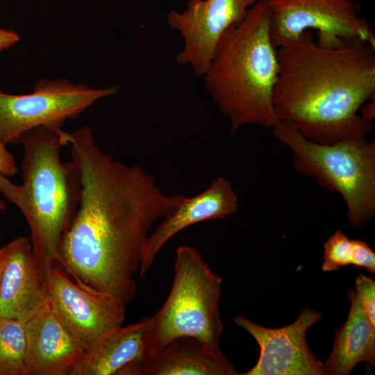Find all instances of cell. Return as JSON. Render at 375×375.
Instances as JSON below:
<instances>
[{
  "label": "cell",
  "instance_id": "1",
  "mask_svg": "<svg viewBox=\"0 0 375 375\" xmlns=\"http://www.w3.org/2000/svg\"><path fill=\"white\" fill-rule=\"evenodd\" d=\"M81 177L76 214L58 249L60 264L76 282L109 293L126 306L135 297L149 232L184 196L167 194L138 165L115 160L83 126L64 133Z\"/></svg>",
  "mask_w": 375,
  "mask_h": 375
},
{
  "label": "cell",
  "instance_id": "2",
  "mask_svg": "<svg viewBox=\"0 0 375 375\" xmlns=\"http://www.w3.org/2000/svg\"><path fill=\"white\" fill-rule=\"evenodd\" d=\"M374 53L375 47L360 39L323 47L310 31L277 47L272 101L278 121L322 144L366 137L373 125L359 110L374 98Z\"/></svg>",
  "mask_w": 375,
  "mask_h": 375
},
{
  "label": "cell",
  "instance_id": "3",
  "mask_svg": "<svg viewBox=\"0 0 375 375\" xmlns=\"http://www.w3.org/2000/svg\"><path fill=\"white\" fill-rule=\"evenodd\" d=\"M61 131V128L39 126L22 136V184L0 174V194L25 217L44 279L49 269L60 264L59 245L76 214L81 192L77 165L60 159V149L65 146Z\"/></svg>",
  "mask_w": 375,
  "mask_h": 375
},
{
  "label": "cell",
  "instance_id": "4",
  "mask_svg": "<svg viewBox=\"0 0 375 375\" xmlns=\"http://www.w3.org/2000/svg\"><path fill=\"white\" fill-rule=\"evenodd\" d=\"M279 70L270 38V9L256 1L244 19L222 34L206 86L230 119L232 135L245 125L272 128L278 122L272 96Z\"/></svg>",
  "mask_w": 375,
  "mask_h": 375
},
{
  "label": "cell",
  "instance_id": "5",
  "mask_svg": "<svg viewBox=\"0 0 375 375\" xmlns=\"http://www.w3.org/2000/svg\"><path fill=\"white\" fill-rule=\"evenodd\" d=\"M272 133L292 151L293 165L298 172L341 196L351 227L360 228L374 216V140L349 135L322 144L306 139L281 122L272 128Z\"/></svg>",
  "mask_w": 375,
  "mask_h": 375
},
{
  "label": "cell",
  "instance_id": "6",
  "mask_svg": "<svg viewBox=\"0 0 375 375\" xmlns=\"http://www.w3.org/2000/svg\"><path fill=\"white\" fill-rule=\"evenodd\" d=\"M174 269L167 298L149 317L146 353L176 338L191 337L214 356L224 358L219 347L224 328L219 312L222 278L189 245L177 248Z\"/></svg>",
  "mask_w": 375,
  "mask_h": 375
},
{
  "label": "cell",
  "instance_id": "7",
  "mask_svg": "<svg viewBox=\"0 0 375 375\" xmlns=\"http://www.w3.org/2000/svg\"><path fill=\"white\" fill-rule=\"evenodd\" d=\"M117 89L92 88L67 79H42L29 94H10L0 90V141L6 145L17 144L33 128H61L67 119L77 117L97 100L117 93Z\"/></svg>",
  "mask_w": 375,
  "mask_h": 375
},
{
  "label": "cell",
  "instance_id": "8",
  "mask_svg": "<svg viewBox=\"0 0 375 375\" xmlns=\"http://www.w3.org/2000/svg\"><path fill=\"white\" fill-rule=\"evenodd\" d=\"M270 9V38L277 48L315 29L320 45L335 48L362 40L375 47L370 24L351 0H267Z\"/></svg>",
  "mask_w": 375,
  "mask_h": 375
},
{
  "label": "cell",
  "instance_id": "9",
  "mask_svg": "<svg viewBox=\"0 0 375 375\" xmlns=\"http://www.w3.org/2000/svg\"><path fill=\"white\" fill-rule=\"evenodd\" d=\"M45 283L53 312L84 351L122 326L126 306L112 294L74 282L58 265L49 269Z\"/></svg>",
  "mask_w": 375,
  "mask_h": 375
},
{
  "label": "cell",
  "instance_id": "10",
  "mask_svg": "<svg viewBox=\"0 0 375 375\" xmlns=\"http://www.w3.org/2000/svg\"><path fill=\"white\" fill-rule=\"evenodd\" d=\"M256 1L190 0L183 12L171 10L167 23L184 40L176 61L190 65L197 75L204 76L222 34L242 21Z\"/></svg>",
  "mask_w": 375,
  "mask_h": 375
},
{
  "label": "cell",
  "instance_id": "11",
  "mask_svg": "<svg viewBox=\"0 0 375 375\" xmlns=\"http://www.w3.org/2000/svg\"><path fill=\"white\" fill-rule=\"evenodd\" d=\"M322 313L305 308L292 324L265 328L242 315L233 319L251 334L260 347L257 363L241 375H323V363L306 342L308 329L321 320Z\"/></svg>",
  "mask_w": 375,
  "mask_h": 375
},
{
  "label": "cell",
  "instance_id": "12",
  "mask_svg": "<svg viewBox=\"0 0 375 375\" xmlns=\"http://www.w3.org/2000/svg\"><path fill=\"white\" fill-rule=\"evenodd\" d=\"M238 198L232 182L219 176L203 192L192 197H183L176 209L149 235L139 270L144 278L162 247L175 235L191 225L221 219L235 213Z\"/></svg>",
  "mask_w": 375,
  "mask_h": 375
},
{
  "label": "cell",
  "instance_id": "13",
  "mask_svg": "<svg viewBox=\"0 0 375 375\" xmlns=\"http://www.w3.org/2000/svg\"><path fill=\"white\" fill-rule=\"evenodd\" d=\"M6 261L0 288V317L26 322L47 301V291L30 238L19 236L4 245Z\"/></svg>",
  "mask_w": 375,
  "mask_h": 375
},
{
  "label": "cell",
  "instance_id": "14",
  "mask_svg": "<svg viewBox=\"0 0 375 375\" xmlns=\"http://www.w3.org/2000/svg\"><path fill=\"white\" fill-rule=\"evenodd\" d=\"M25 330L26 375H70L85 351L54 314L48 299L25 322Z\"/></svg>",
  "mask_w": 375,
  "mask_h": 375
},
{
  "label": "cell",
  "instance_id": "15",
  "mask_svg": "<svg viewBox=\"0 0 375 375\" xmlns=\"http://www.w3.org/2000/svg\"><path fill=\"white\" fill-rule=\"evenodd\" d=\"M225 357L218 358L191 337L176 338L147 353L122 375H237Z\"/></svg>",
  "mask_w": 375,
  "mask_h": 375
},
{
  "label": "cell",
  "instance_id": "16",
  "mask_svg": "<svg viewBox=\"0 0 375 375\" xmlns=\"http://www.w3.org/2000/svg\"><path fill=\"white\" fill-rule=\"evenodd\" d=\"M149 317L112 331L85 350L70 375H122L146 353Z\"/></svg>",
  "mask_w": 375,
  "mask_h": 375
},
{
  "label": "cell",
  "instance_id": "17",
  "mask_svg": "<svg viewBox=\"0 0 375 375\" xmlns=\"http://www.w3.org/2000/svg\"><path fill=\"white\" fill-rule=\"evenodd\" d=\"M347 319L335 333L333 349L323 370L328 375H348L360 362L375 364V328L367 319L356 290L349 291Z\"/></svg>",
  "mask_w": 375,
  "mask_h": 375
},
{
  "label": "cell",
  "instance_id": "18",
  "mask_svg": "<svg viewBox=\"0 0 375 375\" xmlns=\"http://www.w3.org/2000/svg\"><path fill=\"white\" fill-rule=\"evenodd\" d=\"M25 322L0 317V375H26Z\"/></svg>",
  "mask_w": 375,
  "mask_h": 375
},
{
  "label": "cell",
  "instance_id": "19",
  "mask_svg": "<svg viewBox=\"0 0 375 375\" xmlns=\"http://www.w3.org/2000/svg\"><path fill=\"white\" fill-rule=\"evenodd\" d=\"M352 253V240L338 230L324 243L322 271H335L351 264Z\"/></svg>",
  "mask_w": 375,
  "mask_h": 375
},
{
  "label": "cell",
  "instance_id": "20",
  "mask_svg": "<svg viewBox=\"0 0 375 375\" xmlns=\"http://www.w3.org/2000/svg\"><path fill=\"white\" fill-rule=\"evenodd\" d=\"M355 288L364 312L371 325L375 328V281L360 274L356 278Z\"/></svg>",
  "mask_w": 375,
  "mask_h": 375
},
{
  "label": "cell",
  "instance_id": "21",
  "mask_svg": "<svg viewBox=\"0 0 375 375\" xmlns=\"http://www.w3.org/2000/svg\"><path fill=\"white\" fill-rule=\"evenodd\" d=\"M353 253L351 264L365 268L372 274L375 273V253L365 241L352 240Z\"/></svg>",
  "mask_w": 375,
  "mask_h": 375
},
{
  "label": "cell",
  "instance_id": "22",
  "mask_svg": "<svg viewBox=\"0 0 375 375\" xmlns=\"http://www.w3.org/2000/svg\"><path fill=\"white\" fill-rule=\"evenodd\" d=\"M6 146L0 141V174L12 177L18 173V168L13 156Z\"/></svg>",
  "mask_w": 375,
  "mask_h": 375
},
{
  "label": "cell",
  "instance_id": "23",
  "mask_svg": "<svg viewBox=\"0 0 375 375\" xmlns=\"http://www.w3.org/2000/svg\"><path fill=\"white\" fill-rule=\"evenodd\" d=\"M19 40V37L15 31L0 28V51L9 48Z\"/></svg>",
  "mask_w": 375,
  "mask_h": 375
},
{
  "label": "cell",
  "instance_id": "24",
  "mask_svg": "<svg viewBox=\"0 0 375 375\" xmlns=\"http://www.w3.org/2000/svg\"><path fill=\"white\" fill-rule=\"evenodd\" d=\"M6 251L5 247L3 246L0 248V288H1V281L3 269L6 265Z\"/></svg>",
  "mask_w": 375,
  "mask_h": 375
},
{
  "label": "cell",
  "instance_id": "25",
  "mask_svg": "<svg viewBox=\"0 0 375 375\" xmlns=\"http://www.w3.org/2000/svg\"><path fill=\"white\" fill-rule=\"evenodd\" d=\"M6 210V203L5 202L0 198V210Z\"/></svg>",
  "mask_w": 375,
  "mask_h": 375
}]
</instances>
